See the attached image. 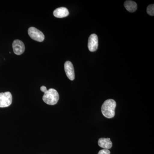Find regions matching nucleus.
Wrapping results in <instances>:
<instances>
[{"label": "nucleus", "mask_w": 154, "mask_h": 154, "mask_svg": "<svg viewBox=\"0 0 154 154\" xmlns=\"http://www.w3.org/2000/svg\"><path fill=\"white\" fill-rule=\"evenodd\" d=\"M53 15L58 18H63L67 17L69 15L68 10L66 8L61 7L56 9L53 12Z\"/></svg>", "instance_id": "8"}, {"label": "nucleus", "mask_w": 154, "mask_h": 154, "mask_svg": "<svg viewBox=\"0 0 154 154\" xmlns=\"http://www.w3.org/2000/svg\"><path fill=\"white\" fill-rule=\"evenodd\" d=\"M147 13L149 15L151 16H154V5H149L147 8Z\"/></svg>", "instance_id": "11"}, {"label": "nucleus", "mask_w": 154, "mask_h": 154, "mask_svg": "<svg viewBox=\"0 0 154 154\" xmlns=\"http://www.w3.org/2000/svg\"><path fill=\"white\" fill-rule=\"evenodd\" d=\"M40 90H41V91L44 92V93H45L47 91V88H46L45 86H42L41 88H40Z\"/></svg>", "instance_id": "13"}, {"label": "nucleus", "mask_w": 154, "mask_h": 154, "mask_svg": "<svg viewBox=\"0 0 154 154\" xmlns=\"http://www.w3.org/2000/svg\"><path fill=\"white\" fill-rule=\"evenodd\" d=\"M116 105V102L113 99H109L106 100L101 108L102 114L106 118H113L115 116Z\"/></svg>", "instance_id": "1"}, {"label": "nucleus", "mask_w": 154, "mask_h": 154, "mask_svg": "<svg viewBox=\"0 0 154 154\" xmlns=\"http://www.w3.org/2000/svg\"><path fill=\"white\" fill-rule=\"evenodd\" d=\"M110 152L108 149H103L99 151L98 154H110Z\"/></svg>", "instance_id": "12"}, {"label": "nucleus", "mask_w": 154, "mask_h": 154, "mask_svg": "<svg viewBox=\"0 0 154 154\" xmlns=\"http://www.w3.org/2000/svg\"><path fill=\"white\" fill-rule=\"evenodd\" d=\"M28 33L30 38L38 42H42L44 41V34L38 29L34 27H30L28 30Z\"/></svg>", "instance_id": "3"}, {"label": "nucleus", "mask_w": 154, "mask_h": 154, "mask_svg": "<svg viewBox=\"0 0 154 154\" xmlns=\"http://www.w3.org/2000/svg\"><path fill=\"white\" fill-rule=\"evenodd\" d=\"M14 52L17 55H21L25 51V46L24 43L21 40L16 39L13 43Z\"/></svg>", "instance_id": "6"}, {"label": "nucleus", "mask_w": 154, "mask_h": 154, "mask_svg": "<svg viewBox=\"0 0 154 154\" xmlns=\"http://www.w3.org/2000/svg\"><path fill=\"white\" fill-rule=\"evenodd\" d=\"M124 7L128 11L133 13L137 10L136 3L132 1H126L125 2Z\"/></svg>", "instance_id": "10"}, {"label": "nucleus", "mask_w": 154, "mask_h": 154, "mask_svg": "<svg viewBox=\"0 0 154 154\" xmlns=\"http://www.w3.org/2000/svg\"><path fill=\"white\" fill-rule=\"evenodd\" d=\"M88 47L91 52L96 51L98 47V37L96 34H91L88 39Z\"/></svg>", "instance_id": "5"}, {"label": "nucleus", "mask_w": 154, "mask_h": 154, "mask_svg": "<svg viewBox=\"0 0 154 154\" xmlns=\"http://www.w3.org/2000/svg\"><path fill=\"white\" fill-rule=\"evenodd\" d=\"M42 99L48 105H54L59 99V95L56 90L51 88L44 93Z\"/></svg>", "instance_id": "2"}, {"label": "nucleus", "mask_w": 154, "mask_h": 154, "mask_svg": "<svg viewBox=\"0 0 154 154\" xmlns=\"http://www.w3.org/2000/svg\"><path fill=\"white\" fill-rule=\"evenodd\" d=\"M12 103V96L9 92L0 93V107H8Z\"/></svg>", "instance_id": "4"}, {"label": "nucleus", "mask_w": 154, "mask_h": 154, "mask_svg": "<svg viewBox=\"0 0 154 154\" xmlns=\"http://www.w3.org/2000/svg\"><path fill=\"white\" fill-rule=\"evenodd\" d=\"M98 145L102 148L108 149L112 147V143L109 138H101L98 141Z\"/></svg>", "instance_id": "9"}, {"label": "nucleus", "mask_w": 154, "mask_h": 154, "mask_svg": "<svg viewBox=\"0 0 154 154\" xmlns=\"http://www.w3.org/2000/svg\"><path fill=\"white\" fill-rule=\"evenodd\" d=\"M64 69L67 77L71 81H73L75 79V75L72 63L69 61H67L65 63Z\"/></svg>", "instance_id": "7"}]
</instances>
